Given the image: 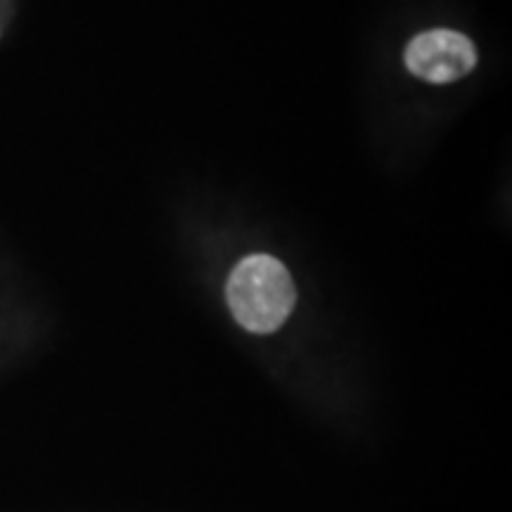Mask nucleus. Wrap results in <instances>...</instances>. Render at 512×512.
<instances>
[{
  "label": "nucleus",
  "instance_id": "obj_1",
  "mask_svg": "<svg viewBox=\"0 0 512 512\" xmlns=\"http://www.w3.org/2000/svg\"><path fill=\"white\" fill-rule=\"evenodd\" d=\"M226 294L235 320L256 335L278 330L297 304L290 271L266 254L242 259L230 273Z\"/></svg>",
  "mask_w": 512,
  "mask_h": 512
},
{
  "label": "nucleus",
  "instance_id": "obj_2",
  "mask_svg": "<svg viewBox=\"0 0 512 512\" xmlns=\"http://www.w3.org/2000/svg\"><path fill=\"white\" fill-rule=\"evenodd\" d=\"M408 69L430 83H448L463 79L477 64L472 41L458 31L434 29L415 36L406 48Z\"/></svg>",
  "mask_w": 512,
  "mask_h": 512
}]
</instances>
